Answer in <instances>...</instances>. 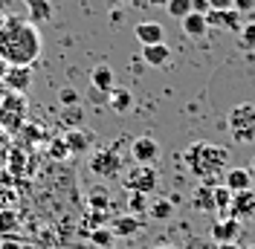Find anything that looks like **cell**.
Segmentation results:
<instances>
[{
  "mask_svg": "<svg viewBox=\"0 0 255 249\" xmlns=\"http://www.w3.org/2000/svg\"><path fill=\"white\" fill-rule=\"evenodd\" d=\"M165 12L171 17H177V20H183L186 15H191V0H168Z\"/></svg>",
  "mask_w": 255,
  "mask_h": 249,
  "instance_id": "cell-27",
  "label": "cell"
},
{
  "mask_svg": "<svg viewBox=\"0 0 255 249\" xmlns=\"http://www.w3.org/2000/svg\"><path fill=\"white\" fill-rule=\"evenodd\" d=\"M111 241H113L111 229H102V226H99V229H93V232H90V244H93V247H99V249L111 247Z\"/></svg>",
  "mask_w": 255,
  "mask_h": 249,
  "instance_id": "cell-31",
  "label": "cell"
},
{
  "mask_svg": "<svg viewBox=\"0 0 255 249\" xmlns=\"http://www.w3.org/2000/svg\"><path fill=\"white\" fill-rule=\"evenodd\" d=\"M64 142H67L70 154H90V145H93V139H90L81 127H70V130L64 133Z\"/></svg>",
  "mask_w": 255,
  "mask_h": 249,
  "instance_id": "cell-17",
  "label": "cell"
},
{
  "mask_svg": "<svg viewBox=\"0 0 255 249\" xmlns=\"http://www.w3.org/2000/svg\"><path fill=\"white\" fill-rule=\"evenodd\" d=\"M148 209H151V203H148V194H142V191H128V212H130V215L142 218Z\"/></svg>",
  "mask_w": 255,
  "mask_h": 249,
  "instance_id": "cell-23",
  "label": "cell"
},
{
  "mask_svg": "<svg viewBox=\"0 0 255 249\" xmlns=\"http://www.w3.org/2000/svg\"><path fill=\"white\" fill-rule=\"evenodd\" d=\"M148 212H151V218L154 220H168L171 215H174V203L171 200H157Z\"/></svg>",
  "mask_w": 255,
  "mask_h": 249,
  "instance_id": "cell-28",
  "label": "cell"
},
{
  "mask_svg": "<svg viewBox=\"0 0 255 249\" xmlns=\"http://www.w3.org/2000/svg\"><path fill=\"white\" fill-rule=\"evenodd\" d=\"M206 23L209 26H215V29H229V32H241V12L235 9H209L206 12Z\"/></svg>",
  "mask_w": 255,
  "mask_h": 249,
  "instance_id": "cell-10",
  "label": "cell"
},
{
  "mask_svg": "<svg viewBox=\"0 0 255 249\" xmlns=\"http://www.w3.org/2000/svg\"><path fill=\"white\" fill-rule=\"evenodd\" d=\"M183 165L189 168L191 177H197V183H203V186H221L223 174L229 171V151L223 145L197 139L183 151Z\"/></svg>",
  "mask_w": 255,
  "mask_h": 249,
  "instance_id": "cell-2",
  "label": "cell"
},
{
  "mask_svg": "<svg viewBox=\"0 0 255 249\" xmlns=\"http://www.w3.org/2000/svg\"><path fill=\"white\" fill-rule=\"evenodd\" d=\"M130 156H133L136 165H154V159L159 156L157 139H151V136H139V139H133L130 142Z\"/></svg>",
  "mask_w": 255,
  "mask_h": 249,
  "instance_id": "cell-7",
  "label": "cell"
},
{
  "mask_svg": "<svg viewBox=\"0 0 255 249\" xmlns=\"http://www.w3.org/2000/svg\"><path fill=\"white\" fill-rule=\"evenodd\" d=\"M148 6H168V0H148Z\"/></svg>",
  "mask_w": 255,
  "mask_h": 249,
  "instance_id": "cell-43",
  "label": "cell"
},
{
  "mask_svg": "<svg viewBox=\"0 0 255 249\" xmlns=\"http://www.w3.org/2000/svg\"><path fill=\"white\" fill-rule=\"evenodd\" d=\"M108 3H111L113 9H116V6H122V3H128V0H108Z\"/></svg>",
  "mask_w": 255,
  "mask_h": 249,
  "instance_id": "cell-44",
  "label": "cell"
},
{
  "mask_svg": "<svg viewBox=\"0 0 255 249\" xmlns=\"http://www.w3.org/2000/svg\"><path fill=\"white\" fill-rule=\"evenodd\" d=\"M29 148H12L9 159H6V171L9 177H26L29 174Z\"/></svg>",
  "mask_w": 255,
  "mask_h": 249,
  "instance_id": "cell-15",
  "label": "cell"
},
{
  "mask_svg": "<svg viewBox=\"0 0 255 249\" xmlns=\"http://www.w3.org/2000/svg\"><path fill=\"white\" fill-rule=\"evenodd\" d=\"M47 148H49V156H52V159H67V156H73V154H70V148H67V142H64V136L49 139Z\"/></svg>",
  "mask_w": 255,
  "mask_h": 249,
  "instance_id": "cell-30",
  "label": "cell"
},
{
  "mask_svg": "<svg viewBox=\"0 0 255 249\" xmlns=\"http://www.w3.org/2000/svg\"><path fill=\"white\" fill-rule=\"evenodd\" d=\"M23 6H26V20H32V23H44L52 17L49 0H23Z\"/></svg>",
  "mask_w": 255,
  "mask_h": 249,
  "instance_id": "cell-18",
  "label": "cell"
},
{
  "mask_svg": "<svg viewBox=\"0 0 255 249\" xmlns=\"http://www.w3.org/2000/svg\"><path fill=\"white\" fill-rule=\"evenodd\" d=\"M41 32L20 15L0 20V61L6 67H32L41 58Z\"/></svg>",
  "mask_w": 255,
  "mask_h": 249,
  "instance_id": "cell-1",
  "label": "cell"
},
{
  "mask_svg": "<svg viewBox=\"0 0 255 249\" xmlns=\"http://www.w3.org/2000/svg\"><path fill=\"white\" fill-rule=\"evenodd\" d=\"M3 96H9V87H6V81H3V76H0V99Z\"/></svg>",
  "mask_w": 255,
  "mask_h": 249,
  "instance_id": "cell-41",
  "label": "cell"
},
{
  "mask_svg": "<svg viewBox=\"0 0 255 249\" xmlns=\"http://www.w3.org/2000/svg\"><path fill=\"white\" fill-rule=\"evenodd\" d=\"M226 124H229V133H232L235 142H241V145L255 142V105L253 102L235 105L226 116Z\"/></svg>",
  "mask_w": 255,
  "mask_h": 249,
  "instance_id": "cell-4",
  "label": "cell"
},
{
  "mask_svg": "<svg viewBox=\"0 0 255 249\" xmlns=\"http://www.w3.org/2000/svg\"><path fill=\"white\" fill-rule=\"evenodd\" d=\"M9 151H12V136L6 130H0V171L6 168V159H9Z\"/></svg>",
  "mask_w": 255,
  "mask_h": 249,
  "instance_id": "cell-32",
  "label": "cell"
},
{
  "mask_svg": "<svg viewBox=\"0 0 255 249\" xmlns=\"http://www.w3.org/2000/svg\"><path fill=\"white\" fill-rule=\"evenodd\" d=\"M0 249H23V244H17V241H0Z\"/></svg>",
  "mask_w": 255,
  "mask_h": 249,
  "instance_id": "cell-40",
  "label": "cell"
},
{
  "mask_svg": "<svg viewBox=\"0 0 255 249\" xmlns=\"http://www.w3.org/2000/svg\"><path fill=\"white\" fill-rule=\"evenodd\" d=\"M58 102H61L64 108H73V105H79V93L73 87H64L61 93H58Z\"/></svg>",
  "mask_w": 255,
  "mask_h": 249,
  "instance_id": "cell-34",
  "label": "cell"
},
{
  "mask_svg": "<svg viewBox=\"0 0 255 249\" xmlns=\"http://www.w3.org/2000/svg\"><path fill=\"white\" fill-rule=\"evenodd\" d=\"M3 81H6L9 93H26L32 84V67H6Z\"/></svg>",
  "mask_w": 255,
  "mask_h": 249,
  "instance_id": "cell-9",
  "label": "cell"
},
{
  "mask_svg": "<svg viewBox=\"0 0 255 249\" xmlns=\"http://www.w3.org/2000/svg\"><path fill=\"white\" fill-rule=\"evenodd\" d=\"M12 203H15V191L9 186H0V209H12Z\"/></svg>",
  "mask_w": 255,
  "mask_h": 249,
  "instance_id": "cell-35",
  "label": "cell"
},
{
  "mask_svg": "<svg viewBox=\"0 0 255 249\" xmlns=\"http://www.w3.org/2000/svg\"><path fill=\"white\" fill-rule=\"evenodd\" d=\"M157 249H177V247H171V244H159Z\"/></svg>",
  "mask_w": 255,
  "mask_h": 249,
  "instance_id": "cell-45",
  "label": "cell"
},
{
  "mask_svg": "<svg viewBox=\"0 0 255 249\" xmlns=\"http://www.w3.org/2000/svg\"><path fill=\"white\" fill-rule=\"evenodd\" d=\"M26 113H29V102L26 93H9L0 99V130H6L9 136H15L26 124Z\"/></svg>",
  "mask_w": 255,
  "mask_h": 249,
  "instance_id": "cell-3",
  "label": "cell"
},
{
  "mask_svg": "<svg viewBox=\"0 0 255 249\" xmlns=\"http://www.w3.org/2000/svg\"><path fill=\"white\" fill-rule=\"evenodd\" d=\"M20 136H23L26 145H35V142L47 139V130H44L41 124H35V122H26V124H23V130H20Z\"/></svg>",
  "mask_w": 255,
  "mask_h": 249,
  "instance_id": "cell-26",
  "label": "cell"
},
{
  "mask_svg": "<svg viewBox=\"0 0 255 249\" xmlns=\"http://www.w3.org/2000/svg\"><path fill=\"white\" fill-rule=\"evenodd\" d=\"M212 188L215 186H200L194 188V194H191V206L197 209V212H212L215 209V200H212Z\"/></svg>",
  "mask_w": 255,
  "mask_h": 249,
  "instance_id": "cell-22",
  "label": "cell"
},
{
  "mask_svg": "<svg viewBox=\"0 0 255 249\" xmlns=\"http://www.w3.org/2000/svg\"><path fill=\"white\" fill-rule=\"evenodd\" d=\"M209 9H218V12L232 9V0H209Z\"/></svg>",
  "mask_w": 255,
  "mask_h": 249,
  "instance_id": "cell-39",
  "label": "cell"
},
{
  "mask_svg": "<svg viewBox=\"0 0 255 249\" xmlns=\"http://www.w3.org/2000/svg\"><path fill=\"white\" fill-rule=\"evenodd\" d=\"M244 249H255V247H244Z\"/></svg>",
  "mask_w": 255,
  "mask_h": 249,
  "instance_id": "cell-49",
  "label": "cell"
},
{
  "mask_svg": "<svg viewBox=\"0 0 255 249\" xmlns=\"http://www.w3.org/2000/svg\"><path fill=\"white\" fill-rule=\"evenodd\" d=\"M250 174H253V180H255V159H253V165H250Z\"/></svg>",
  "mask_w": 255,
  "mask_h": 249,
  "instance_id": "cell-47",
  "label": "cell"
},
{
  "mask_svg": "<svg viewBox=\"0 0 255 249\" xmlns=\"http://www.w3.org/2000/svg\"><path fill=\"white\" fill-rule=\"evenodd\" d=\"M241 44H244V47L247 49H255V20L253 23H247V26H241Z\"/></svg>",
  "mask_w": 255,
  "mask_h": 249,
  "instance_id": "cell-33",
  "label": "cell"
},
{
  "mask_svg": "<svg viewBox=\"0 0 255 249\" xmlns=\"http://www.w3.org/2000/svg\"><path fill=\"white\" fill-rule=\"evenodd\" d=\"M223 186L229 188L232 194L250 191L253 188V174H250V168H229V171L223 174Z\"/></svg>",
  "mask_w": 255,
  "mask_h": 249,
  "instance_id": "cell-13",
  "label": "cell"
},
{
  "mask_svg": "<svg viewBox=\"0 0 255 249\" xmlns=\"http://www.w3.org/2000/svg\"><path fill=\"white\" fill-rule=\"evenodd\" d=\"M61 119H64V124H67V130H70V127H79L81 119H84V110H81L79 105H73V108H64V110H61Z\"/></svg>",
  "mask_w": 255,
  "mask_h": 249,
  "instance_id": "cell-29",
  "label": "cell"
},
{
  "mask_svg": "<svg viewBox=\"0 0 255 249\" xmlns=\"http://www.w3.org/2000/svg\"><path fill=\"white\" fill-rule=\"evenodd\" d=\"M218 249H244L241 244H218Z\"/></svg>",
  "mask_w": 255,
  "mask_h": 249,
  "instance_id": "cell-42",
  "label": "cell"
},
{
  "mask_svg": "<svg viewBox=\"0 0 255 249\" xmlns=\"http://www.w3.org/2000/svg\"><path fill=\"white\" fill-rule=\"evenodd\" d=\"M136 41L142 44V47H154V44H165V29H162V23H154V20H145V23H136Z\"/></svg>",
  "mask_w": 255,
  "mask_h": 249,
  "instance_id": "cell-12",
  "label": "cell"
},
{
  "mask_svg": "<svg viewBox=\"0 0 255 249\" xmlns=\"http://www.w3.org/2000/svg\"><path fill=\"white\" fill-rule=\"evenodd\" d=\"M142 61L151 67H165L171 61V49L165 44H154V47H142Z\"/></svg>",
  "mask_w": 255,
  "mask_h": 249,
  "instance_id": "cell-20",
  "label": "cell"
},
{
  "mask_svg": "<svg viewBox=\"0 0 255 249\" xmlns=\"http://www.w3.org/2000/svg\"><path fill=\"white\" fill-rule=\"evenodd\" d=\"M212 200H215V209H218V212L229 215V206H232V191L223 186V183L212 188Z\"/></svg>",
  "mask_w": 255,
  "mask_h": 249,
  "instance_id": "cell-24",
  "label": "cell"
},
{
  "mask_svg": "<svg viewBox=\"0 0 255 249\" xmlns=\"http://www.w3.org/2000/svg\"><path fill=\"white\" fill-rule=\"evenodd\" d=\"M232 9L241 12V15H247V12H253L255 9V0H232Z\"/></svg>",
  "mask_w": 255,
  "mask_h": 249,
  "instance_id": "cell-36",
  "label": "cell"
},
{
  "mask_svg": "<svg viewBox=\"0 0 255 249\" xmlns=\"http://www.w3.org/2000/svg\"><path fill=\"white\" fill-rule=\"evenodd\" d=\"M113 87H116V76H113V70L108 64H99L93 67V73H90V90H99V93H111Z\"/></svg>",
  "mask_w": 255,
  "mask_h": 249,
  "instance_id": "cell-14",
  "label": "cell"
},
{
  "mask_svg": "<svg viewBox=\"0 0 255 249\" xmlns=\"http://www.w3.org/2000/svg\"><path fill=\"white\" fill-rule=\"evenodd\" d=\"M255 215V191H241V194H232V206H229V215L226 218L235 220H247Z\"/></svg>",
  "mask_w": 255,
  "mask_h": 249,
  "instance_id": "cell-11",
  "label": "cell"
},
{
  "mask_svg": "<svg viewBox=\"0 0 255 249\" xmlns=\"http://www.w3.org/2000/svg\"><path fill=\"white\" fill-rule=\"evenodd\" d=\"M17 229V212L15 209H0V238L12 235Z\"/></svg>",
  "mask_w": 255,
  "mask_h": 249,
  "instance_id": "cell-25",
  "label": "cell"
},
{
  "mask_svg": "<svg viewBox=\"0 0 255 249\" xmlns=\"http://www.w3.org/2000/svg\"><path fill=\"white\" fill-rule=\"evenodd\" d=\"M90 209H108V197L105 194H90Z\"/></svg>",
  "mask_w": 255,
  "mask_h": 249,
  "instance_id": "cell-37",
  "label": "cell"
},
{
  "mask_svg": "<svg viewBox=\"0 0 255 249\" xmlns=\"http://www.w3.org/2000/svg\"><path fill=\"white\" fill-rule=\"evenodd\" d=\"M180 26H183V35H189V38H203L209 32V23H206V15H197V12H191L180 20Z\"/></svg>",
  "mask_w": 255,
  "mask_h": 249,
  "instance_id": "cell-19",
  "label": "cell"
},
{
  "mask_svg": "<svg viewBox=\"0 0 255 249\" xmlns=\"http://www.w3.org/2000/svg\"><path fill=\"white\" fill-rule=\"evenodd\" d=\"M0 9H9V0H0Z\"/></svg>",
  "mask_w": 255,
  "mask_h": 249,
  "instance_id": "cell-46",
  "label": "cell"
},
{
  "mask_svg": "<svg viewBox=\"0 0 255 249\" xmlns=\"http://www.w3.org/2000/svg\"><path fill=\"white\" fill-rule=\"evenodd\" d=\"M139 229H142V220L136 218V215H122V218H116L111 223L113 238H133Z\"/></svg>",
  "mask_w": 255,
  "mask_h": 249,
  "instance_id": "cell-16",
  "label": "cell"
},
{
  "mask_svg": "<svg viewBox=\"0 0 255 249\" xmlns=\"http://www.w3.org/2000/svg\"><path fill=\"white\" fill-rule=\"evenodd\" d=\"M3 73H6V64L0 61V76H3Z\"/></svg>",
  "mask_w": 255,
  "mask_h": 249,
  "instance_id": "cell-48",
  "label": "cell"
},
{
  "mask_svg": "<svg viewBox=\"0 0 255 249\" xmlns=\"http://www.w3.org/2000/svg\"><path fill=\"white\" fill-rule=\"evenodd\" d=\"M241 235V220L235 218H221L212 223V241L215 244H238Z\"/></svg>",
  "mask_w": 255,
  "mask_h": 249,
  "instance_id": "cell-8",
  "label": "cell"
},
{
  "mask_svg": "<svg viewBox=\"0 0 255 249\" xmlns=\"http://www.w3.org/2000/svg\"><path fill=\"white\" fill-rule=\"evenodd\" d=\"M157 171H154V165H133L130 171L122 177V186L128 191H142V194H151L154 188H157Z\"/></svg>",
  "mask_w": 255,
  "mask_h": 249,
  "instance_id": "cell-6",
  "label": "cell"
},
{
  "mask_svg": "<svg viewBox=\"0 0 255 249\" xmlns=\"http://www.w3.org/2000/svg\"><path fill=\"white\" fill-rule=\"evenodd\" d=\"M108 105H111L113 113H128L130 105H133V96L128 93V90H122V87H113L111 93H108Z\"/></svg>",
  "mask_w": 255,
  "mask_h": 249,
  "instance_id": "cell-21",
  "label": "cell"
},
{
  "mask_svg": "<svg viewBox=\"0 0 255 249\" xmlns=\"http://www.w3.org/2000/svg\"><path fill=\"white\" fill-rule=\"evenodd\" d=\"M191 12L206 15V12H209V0H191Z\"/></svg>",
  "mask_w": 255,
  "mask_h": 249,
  "instance_id": "cell-38",
  "label": "cell"
},
{
  "mask_svg": "<svg viewBox=\"0 0 255 249\" xmlns=\"http://www.w3.org/2000/svg\"><path fill=\"white\" fill-rule=\"evenodd\" d=\"M125 168V159L119 154L116 145H108V148H99L90 154V174L102 177V180H116Z\"/></svg>",
  "mask_w": 255,
  "mask_h": 249,
  "instance_id": "cell-5",
  "label": "cell"
}]
</instances>
